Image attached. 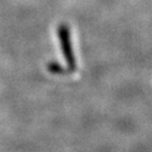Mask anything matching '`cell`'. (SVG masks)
Returning a JSON list of instances; mask_svg holds the SVG:
<instances>
[{
	"instance_id": "1",
	"label": "cell",
	"mask_w": 152,
	"mask_h": 152,
	"mask_svg": "<svg viewBox=\"0 0 152 152\" xmlns=\"http://www.w3.org/2000/svg\"><path fill=\"white\" fill-rule=\"evenodd\" d=\"M58 37L60 41L61 49H62V53L64 56V60L66 62L68 69L70 71H73L76 69V58H75V53H73V48H72V42H71V34L70 28L66 25L62 24L58 27Z\"/></svg>"
},
{
	"instance_id": "2",
	"label": "cell",
	"mask_w": 152,
	"mask_h": 152,
	"mask_svg": "<svg viewBox=\"0 0 152 152\" xmlns=\"http://www.w3.org/2000/svg\"><path fill=\"white\" fill-rule=\"evenodd\" d=\"M48 69H49L50 72H52V73H64L65 71L61 65H59L58 63H55V62H52V63H49L48 64Z\"/></svg>"
}]
</instances>
